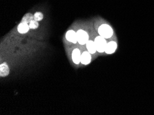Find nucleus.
Returning a JSON list of instances; mask_svg holds the SVG:
<instances>
[{"instance_id":"1","label":"nucleus","mask_w":154,"mask_h":115,"mask_svg":"<svg viewBox=\"0 0 154 115\" xmlns=\"http://www.w3.org/2000/svg\"><path fill=\"white\" fill-rule=\"evenodd\" d=\"M98 33L100 36L103 37L105 39H107L111 37L113 32L110 26L107 24H102L99 27Z\"/></svg>"},{"instance_id":"12","label":"nucleus","mask_w":154,"mask_h":115,"mask_svg":"<svg viewBox=\"0 0 154 115\" xmlns=\"http://www.w3.org/2000/svg\"><path fill=\"white\" fill-rule=\"evenodd\" d=\"M44 18V15L40 12H37V13L34 15V20L39 22V21L42 20Z\"/></svg>"},{"instance_id":"10","label":"nucleus","mask_w":154,"mask_h":115,"mask_svg":"<svg viewBox=\"0 0 154 115\" xmlns=\"http://www.w3.org/2000/svg\"><path fill=\"white\" fill-rule=\"evenodd\" d=\"M86 48H87L88 51L91 54H94L97 51L95 42L93 41H91V40L88 41L87 43H86Z\"/></svg>"},{"instance_id":"11","label":"nucleus","mask_w":154,"mask_h":115,"mask_svg":"<svg viewBox=\"0 0 154 115\" xmlns=\"http://www.w3.org/2000/svg\"><path fill=\"white\" fill-rule=\"evenodd\" d=\"M34 20V15H32L31 13H27L23 17L22 22H24V23H29L30 22H31Z\"/></svg>"},{"instance_id":"2","label":"nucleus","mask_w":154,"mask_h":115,"mask_svg":"<svg viewBox=\"0 0 154 115\" xmlns=\"http://www.w3.org/2000/svg\"><path fill=\"white\" fill-rule=\"evenodd\" d=\"M94 42L97 52L100 53L105 52V49H106V47L107 45V43L106 40H105V38L100 35V36L97 37L95 39Z\"/></svg>"},{"instance_id":"3","label":"nucleus","mask_w":154,"mask_h":115,"mask_svg":"<svg viewBox=\"0 0 154 115\" xmlns=\"http://www.w3.org/2000/svg\"><path fill=\"white\" fill-rule=\"evenodd\" d=\"M77 33V39L78 42L81 45L86 44L88 41V35L87 32L83 30H79Z\"/></svg>"},{"instance_id":"5","label":"nucleus","mask_w":154,"mask_h":115,"mask_svg":"<svg viewBox=\"0 0 154 115\" xmlns=\"http://www.w3.org/2000/svg\"><path fill=\"white\" fill-rule=\"evenodd\" d=\"M66 39L71 43L76 44L78 42L77 39V33L73 30H69L66 34Z\"/></svg>"},{"instance_id":"4","label":"nucleus","mask_w":154,"mask_h":115,"mask_svg":"<svg viewBox=\"0 0 154 115\" xmlns=\"http://www.w3.org/2000/svg\"><path fill=\"white\" fill-rule=\"evenodd\" d=\"M81 57L82 54L80 50L79 49L76 48L73 51L72 53V60L75 64H79V63H81Z\"/></svg>"},{"instance_id":"13","label":"nucleus","mask_w":154,"mask_h":115,"mask_svg":"<svg viewBox=\"0 0 154 115\" xmlns=\"http://www.w3.org/2000/svg\"><path fill=\"white\" fill-rule=\"evenodd\" d=\"M39 26V23L37 21L33 20L29 23V27L31 29H36Z\"/></svg>"},{"instance_id":"9","label":"nucleus","mask_w":154,"mask_h":115,"mask_svg":"<svg viewBox=\"0 0 154 115\" xmlns=\"http://www.w3.org/2000/svg\"><path fill=\"white\" fill-rule=\"evenodd\" d=\"M9 72H10V69L6 63H2L0 65V75L1 77H6L8 76Z\"/></svg>"},{"instance_id":"8","label":"nucleus","mask_w":154,"mask_h":115,"mask_svg":"<svg viewBox=\"0 0 154 115\" xmlns=\"http://www.w3.org/2000/svg\"><path fill=\"white\" fill-rule=\"evenodd\" d=\"M29 29H30L29 24H28L27 23H24V22H21L17 27L18 32L21 34L27 33V32H29Z\"/></svg>"},{"instance_id":"7","label":"nucleus","mask_w":154,"mask_h":115,"mask_svg":"<svg viewBox=\"0 0 154 115\" xmlns=\"http://www.w3.org/2000/svg\"><path fill=\"white\" fill-rule=\"evenodd\" d=\"M117 48V44L114 41H110L107 44L106 49H105V53L106 54H112L116 50Z\"/></svg>"},{"instance_id":"6","label":"nucleus","mask_w":154,"mask_h":115,"mask_svg":"<svg viewBox=\"0 0 154 115\" xmlns=\"http://www.w3.org/2000/svg\"><path fill=\"white\" fill-rule=\"evenodd\" d=\"M91 53L87 51H85L82 54L81 57V63L84 65H87L91 62Z\"/></svg>"}]
</instances>
